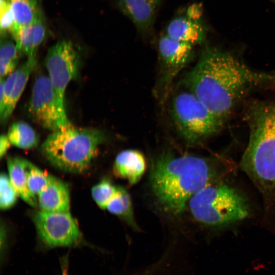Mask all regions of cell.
<instances>
[{
    "instance_id": "obj_16",
    "label": "cell",
    "mask_w": 275,
    "mask_h": 275,
    "mask_svg": "<svg viewBox=\"0 0 275 275\" xmlns=\"http://www.w3.org/2000/svg\"><path fill=\"white\" fill-rule=\"evenodd\" d=\"M45 35L46 28L43 18L17 29L11 35L20 53L27 58L36 56L37 49Z\"/></svg>"
},
{
    "instance_id": "obj_10",
    "label": "cell",
    "mask_w": 275,
    "mask_h": 275,
    "mask_svg": "<svg viewBox=\"0 0 275 275\" xmlns=\"http://www.w3.org/2000/svg\"><path fill=\"white\" fill-rule=\"evenodd\" d=\"M194 46L166 34L160 36L158 50L161 71L160 83L163 90L167 91L173 79L191 59Z\"/></svg>"
},
{
    "instance_id": "obj_24",
    "label": "cell",
    "mask_w": 275,
    "mask_h": 275,
    "mask_svg": "<svg viewBox=\"0 0 275 275\" xmlns=\"http://www.w3.org/2000/svg\"><path fill=\"white\" fill-rule=\"evenodd\" d=\"M1 36L11 35L15 29L14 16L8 0H0Z\"/></svg>"
},
{
    "instance_id": "obj_3",
    "label": "cell",
    "mask_w": 275,
    "mask_h": 275,
    "mask_svg": "<svg viewBox=\"0 0 275 275\" xmlns=\"http://www.w3.org/2000/svg\"><path fill=\"white\" fill-rule=\"evenodd\" d=\"M244 118L249 138L240 166L259 192L266 216L275 221V101L250 103Z\"/></svg>"
},
{
    "instance_id": "obj_21",
    "label": "cell",
    "mask_w": 275,
    "mask_h": 275,
    "mask_svg": "<svg viewBox=\"0 0 275 275\" xmlns=\"http://www.w3.org/2000/svg\"><path fill=\"white\" fill-rule=\"evenodd\" d=\"M26 173L29 189L35 197L38 195L43 188L48 183L51 176L28 161Z\"/></svg>"
},
{
    "instance_id": "obj_5",
    "label": "cell",
    "mask_w": 275,
    "mask_h": 275,
    "mask_svg": "<svg viewBox=\"0 0 275 275\" xmlns=\"http://www.w3.org/2000/svg\"><path fill=\"white\" fill-rule=\"evenodd\" d=\"M189 211L199 223L210 228H222L247 218L251 209L245 197L223 180L202 188L189 200Z\"/></svg>"
},
{
    "instance_id": "obj_14",
    "label": "cell",
    "mask_w": 275,
    "mask_h": 275,
    "mask_svg": "<svg viewBox=\"0 0 275 275\" xmlns=\"http://www.w3.org/2000/svg\"><path fill=\"white\" fill-rule=\"evenodd\" d=\"M146 169V161L139 151L127 149L117 155L113 166V172L117 177L125 180L130 185L137 183Z\"/></svg>"
},
{
    "instance_id": "obj_11",
    "label": "cell",
    "mask_w": 275,
    "mask_h": 275,
    "mask_svg": "<svg viewBox=\"0 0 275 275\" xmlns=\"http://www.w3.org/2000/svg\"><path fill=\"white\" fill-rule=\"evenodd\" d=\"M36 63V56L28 57L26 61L8 75L5 79L1 78L0 119L2 124H6L11 116Z\"/></svg>"
},
{
    "instance_id": "obj_20",
    "label": "cell",
    "mask_w": 275,
    "mask_h": 275,
    "mask_svg": "<svg viewBox=\"0 0 275 275\" xmlns=\"http://www.w3.org/2000/svg\"><path fill=\"white\" fill-rule=\"evenodd\" d=\"M7 135L11 144L21 149H32L39 143V137L35 130L23 121L13 123Z\"/></svg>"
},
{
    "instance_id": "obj_23",
    "label": "cell",
    "mask_w": 275,
    "mask_h": 275,
    "mask_svg": "<svg viewBox=\"0 0 275 275\" xmlns=\"http://www.w3.org/2000/svg\"><path fill=\"white\" fill-rule=\"evenodd\" d=\"M18 196L5 173H2L0 176V207L6 210L12 207L17 200Z\"/></svg>"
},
{
    "instance_id": "obj_13",
    "label": "cell",
    "mask_w": 275,
    "mask_h": 275,
    "mask_svg": "<svg viewBox=\"0 0 275 275\" xmlns=\"http://www.w3.org/2000/svg\"><path fill=\"white\" fill-rule=\"evenodd\" d=\"M201 19L186 14L176 16L168 23L166 34L193 46L200 44L205 41L206 37L205 29Z\"/></svg>"
},
{
    "instance_id": "obj_22",
    "label": "cell",
    "mask_w": 275,
    "mask_h": 275,
    "mask_svg": "<svg viewBox=\"0 0 275 275\" xmlns=\"http://www.w3.org/2000/svg\"><path fill=\"white\" fill-rule=\"evenodd\" d=\"M118 189V186L114 185L109 180L104 179L93 187L92 196L98 206L104 209L117 192Z\"/></svg>"
},
{
    "instance_id": "obj_19",
    "label": "cell",
    "mask_w": 275,
    "mask_h": 275,
    "mask_svg": "<svg viewBox=\"0 0 275 275\" xmlns=\"http://www.w3.org/2000/svg\"><path fill=\"white\" fill-rule=\"evenodd\" d=\"M108 211L124 220L132 228L138 229L130 196L122 187H118L117 192L107 205Z\"/></svg>"
},
{
    "instance_id": "obj_6",
    "label": "cell",
    "mask_w": 275,
    "mask_h": 275,
    "mask_svg": "<svg viewBox=\"0 0 275 275\" xmlns=\"http://www.w3.org/2000/svg\"><path fill=\"white\" fill-rule=\"evenodd\" d=\"M171 116L176 128L188 143H199L217 133L224 121L211 112L191 92L173 99Z\"/></svg>"
},
{
    "instance_id": "obj_12",
    "label": "cell",
    "mask_w": 275,
    "mask_h": 275,
    "mask_svg": "<svg viewBox=\"0 0 275 275\" xmlns=\"http://www.w3.org/2000/svg\"><path fill=\"white\" fill-rule=\"evenodd\" d=\"M160 0H116L120 11L143 34L152 28Z\"/></svg>"
},
{
    "instance_id": "obj_9",
    "label": "cell",
    "mask_w": 275,
    "mask_h": 275,
    "mask_svg": "<svg viewBox=\"0 0 275 275\" xmlns=\"http://www.w3.org/2000/svg\"><path fill=\"white\" fill-rule=\"evenodd\" d=\"M34 222L42 241L48 246H68L79 243L81 234L69 212L37 211Z\"/></svg>"
},
{
    "instance_id": "obj_25",
    "label": "cell",
    "mask_w": 275,
    "mask_h": 275,
    "mask_svg": "<svg viewBox=\"0 0 275 275\" xmlns=\"http://www.w3.org/2000/svg\"><path fill=\"white\" fill-rule=\"evenodd\" d=\"M11 143L6 134H2L0 137V156L2 158L10 148Z\"/></svg>"
},
{
    "instance_id": "obj_27",
    "label": "cell",
    "mask_w": 275,
    "mask_h": 275,
    "mask_svg": "<svg viewBox=\"0 0 275 275\" xmlns=\"http://www.w3.org/2000/svg\"><path fill=\"white\" fill-rule=\"evenodd\" d=\"M270 1H272L275 4V0H270Z\"/></svg>"
},
{
    "instance_id": "obj_4",
    "label": "cell",
    "mask_w": 275,
    "mask_h": 275,
    "mask_svg": "<svg viewBox=\"0 0 275 275\" xmlns=\"http://www.w3.org/2000/svg\"><path fill=\"white\" fill-rule=\"evenodd\" d=\"M106 140L105 133L101 130L70 124L52 131L42 144L41 151L57 169L79 173L89 166L99 146Z\"/></svg>"
},
{
    "instance_id": "obj_8",
    "label": "cell",
    "mask_w": 275,
    "mask_h": 275,
    "mask_svg": "<svg viewBox=\"0 0 275 275\" xmlns=\"http://www.w3.org/2000/svg\"><path fill=\"white\" fill-rule=\"evenodd\" d=\"M79 64V54L69 40L59 41L48 50L45 66L56 93L63 103L68 85L77 77Z\"/></svg>"
},
{
    "instance_id": "obj_26",
    "label": "cell",
    "mask_w": 275,
    "mask_h": 275,
    "mask_svg": "<svg viewBox=\"0 0 275 275\" xmlns=\"http://www.w3.org/2000/svg\"><path fill=\"white\" fill-rule=\"evenodd\" d=\"M61 269L62 275H69L67 260L66 258L62 260Z\"/></svg>"
},
{
    "instance_id": "obj_1",
    "label": "cell",
    "mask_w": 275,
    "mask_h": 275,
    "mask_svg": "<svg viewBox=\"0 0 275 275\" xmlns=\"http://www.w3.org/2000/svg\"><path fill=\"white\" fill-rule=\"evenodd\" d=\"M185 82L189 91L225 121L250 90L275 84V74L252 70L229 52L206 45Z\"/></svg>"
},
{
    "instance_id": "obj_18",
    "label": "cell",
    "mask_w": 275,
    "mask_h": 275,
    "mask_svg": "<svg viewBox=\"0 0 275 275\" xmlns=\"http://www.w3.org/2000/svg\"><path fill=\"white\" fill-rule=\"evenodd\" d=\"M8 1L15 23L14 32L20 27L30 25L43 18L39 0H8Z\"/></svg>"
},
{
    "instance_id": "obj_2",
    "label": "cell",
    "mask_w": 275,
    "mask_h": 275,
    "mask_svg": "<svg viewBox=\"0 0 275 275\" xmlns=\"http://www.w3.org/2000/svg\"><path fill=\"white\" fill-rule=\"evenodd\" d=\"M233 169V163L225 159L164 153L154 164L151 188L166 211L178 214L193 196L207 185L223 180Z\"/></svg>"
},
{
    "instance_id": "obj_7",
    "label": "cell",
    "mask_w": 275,
    "mask_h": 275,
    "mask_svg": "<svg viewBox=\"0 0 275 275\" xmlns=\"http://www.w3.org/2000/svg\"><path fill=\"white\" fill-rule=\"evenodd\" d=\"M28 111L36 123L52 131L71 124L64 103L58 98L48 76L44 74L35 79Z\"/></svg>"
},
{
    "instance_id": "obj_15",
    "label": "cell",
    "mask_w": 275,
    "mask_h": 275,
    "mask_svg": "<svg viewBox=\"0 0 275 275\" xmlns=\"http://www.w3.org/2000/svg\"><path fill=\"white\" fill-rule=\"evenodd\" d=\"M38 197V203L41 210L55 212L69 211L68 188L63 181L53 176H51Z\"/></svg>"
},
{
    "instance_id": "obj_17",
    "label": "cell",
    "mask_w": 275,
    "mask_h": 275,
    "mask_svg": "<svg viewBox=\"0 0 275 275\" xmlns=\"http://www.w3.org/2000/svg\"><path fill=\"white\" fill-rule=\"evenodd\" d=\"M28 160L18 157L7 158L9 177L17 193L23 200L33 207L37 204L36 198L29 189L26 167Z\"/></svg>"
}]
</instances>
